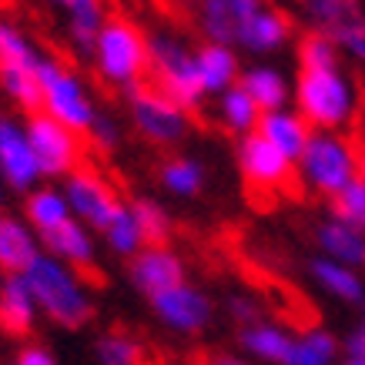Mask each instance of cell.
Here are the masks:
<instances>
[{
	"label": "cell",
	"mask_w": 365,
	"mask_h": 365,
	"mask_svg": "<svg viewBox=\"0 0 365 365\" xmlns=\"http://www.w3.org/2000/svg\"><path fill=\"white\" fill-rule=\"evenodd\" d=\"M21 278L31 288L37 312L47 322H54L61 329H81L94 315V295L88 282L81 278L78 268L64 265L61 258L41 252L31 265L21 272Z\"/></svg>",
	"instance_id": "cell-1"
},
{
	"label": "cell",
	"mask_w": 365,
	"mask_h": 365,
	"mask_svg": "<svg viewBox=\"0 0 365 365\" xmlns=\"http://www.w3.org/2000/svg\"><path fill=\"white\" fill-rule=\"evenodd\" d=\"M292 104L312 131H345L359 114V88L342 64L299 71L292 81Z\"/></svg>",
	"instance_id": "cell-2"
},
{
	"label": "cell",
	"mask_w": 365,
	"mask_h": 365,
	"mask_svg": "<svg viewBox=\"0 0 365 365\" xmlns=\"http://www.w3.org/2000/svg\"><path fill=\"white\" fill-rule=\"evenodd\" d=\"M91 61L108 88L128 94L148 74V34L128 17H108L94 37Z\"/></svg>",
	"instance_id": "cell-3"
},
{
	"label": "cell",
	"mask_w": 365,
	"mask_h": 365,
	"mask_svg": "<svg viewBox=\"0 0 365 365\" xmlns=\"http://www.w3.org/2000/svg\"><path fill=\"white\" fill-rule=\"evenodd\" d=\"M295 171L312 195L332 201L359 178V148L342 131H312Z\"/></svg>",
	"instance_id": "cell-4"
},
{
	"label": "cell",
	"mask_w": 365,
	"mask_h": 365,
	"mask_svg": "<svg viewBox=\"0 0 365 365\" xmlns=\"http://www.w3.org/2000/svg\"><path fill=\"white\" fill-rule=\"evenodd\" d=\"M148 74L155 78V88L178 101L181 108L195 111L205 91L195 67V44L178 31H155L148 34Z\"/></svg>",
	"instance_id": "cell-5"
},
{
	"label": "cell",
	"mask_w": 365,
	"mask_h": 365,
	"mask_svg": "<svg viewBox=\"0 0 365 365\" xmlns=\"http://www.w3.org/2000/svg\"><path fill=\"white\" fill-rule=\"evenodd\" d=\"M37 84H41V111L74 134H88L98 118V101L74 67H67L61 57L44 54L37 64Z\"/></svg>",
	"instance_id": "cell-6"
},
{
	"label": "cell",
	"mask_w": 365,
	"mask_h": 365,
	"mask_svg": "<svg viewBox=\"0 0 365 365\" xmlns=\"http://www.w3.org/2000/svg\"><path fill=\"white\" fill-rule=\"evenodd\" d=\"M128 118L131 128L155 148H178L191 134V111L151 84L128 91Z\"/></svg>",
	"instance_id": "cell-7"
},
{
	"label": "cell",
	"mask_w": 365,
	"mask_h": 365,
	"mask_svg": "<svg viewBox=\"0 0 365 365\" xmlns=\"http://www.w3.org/2000/svg\"><path fill=\"white\" fill-rule=\"evenodd\" d=\"M302 21L325 34L339 54L365 64V7L362 0H302Z\"/></svg>",
	"instance_id": "cell-8"
},
{
	"label": "cell",
	"mask_w": 365,
	"mask_h": 365,
	"mask_svg": "<svg viewBox=\"0 0 365 365\" xmlns=\"http://www.w3.org/2000/svg\"><path fill=\"white\" fill-rule=\"evenodd\" d=\"M24 128H27V141L34 148L41 178H67L71 171L81 168V155H84L81 134H74L44 111L27 114Z\"/></svg>",
	"instance_id": "cell-9"
},
{
	"label": "cell",
	"mask_w": 365,
	"mask_h": 365,
	"mask_svg": "<svg viewBox=\"0 0 365 365\" xmlns=\"http://www.w3.org/2000/svg\"><path fill=\"white\" fill-rule=\"evenodd\" d=\"M148 302H151L155 319L175 335H198L215 322L211 295L205 288L195 285V282H188V278L165 288V292H158V295H151Z\"/></svg>",
	"instance_id": "cell-10"
},
{
	"label": "cell",
	"mask_w": 365,
	"mask_h": 365,
	"mask_svg": "<svg viewBox=\"0 0 365 365\" xmlns=\"http://www.w3.org/2000/svg\"><path fill=\"white\" fill-rule=\"evenodd\" d=\"M64 198L71 205V215L84 222L91 232H104V225L114 218V211L121 208L124 201L118 198V191L108 178L94 171V168H78L64 178Z\"/></svg>",
	"instance_id": "cell-11"
},
{
	"label": "cell",
	"mask_w": 365,
	"mask_h": 365,
	"mask_svg": "<svg viewBox=\"0 0 365 365\" xmlns=\"http://www.w3.org/2000/svg\"><path fill=\"white\" fill-rule=\"evenodd\" d=\"M235 165H238L242 178L255 191H282L295 178V161H288L258 131L238 138V144H235Z\"/></svg>",
	"instance_id": "cell-12"
},
{
	"label": "cell",
	"mask_w": 365,
	"mask_h": 365,
	"mask_svg": "<svg viewBox=\"0 0 365 365\" xmlns=\"http://www.w3.org/2000/svg\"><path fill=\"white\" fill-rule=\"evenodd\" d=\"M37 181L41 168L27 141V128L11 114H0V185H7L11 191H34Z\"/></svg>",
	"instance_id": "cell-13"
},
{
	"label": "cell",
	"mask_w": 365,
	"mask_h": 365,
	"mask_svg": "<svg viewBox=\"0 0 365 365\" xmlns=\"http://www.w3.org/2000/svg\"><path fill=\"white\" fill-rule=\"evenodd\" d=\"M128 262H131V265H128V278H131V285L141 292L144 299H151V295H158V292H165V288H171L188 278L185 258L168 242L144 245L141 252L131 255Z\"/></svg>",
	"instance_id": "cell-14"
},
{
	"label": "cell",
	"mask_w": 365,
	"mask_h": 365,
	"mask_svg": "<svg viewBox=\"0 0 365 365\" xmlns=\"http://www.w3.org/2000/svg\"><path fill=\"white\" fill-rule=\"evenodd\" d=\"M265 0H195V24L211 44L238 47L245 24Z\"/></svg>",
	"instance_id": "cell-15"
},
{
	"label": "cell",
	"mask_w": 365,
	"mask_h": 365,
	"mask_svg": "<svg viewBox=\"0 0 365 365\" xmlns=\"http://www.w3.org/2000/svg\"><path fill=\"white\" fill-rule=\"evenodd\" d=\"M292 34H295L292 17L285 11L272 7V4H262L248 17V24H245L242 37H238V51L255 54V57H268V54H275V51H282L292 41Z\"/></svg>",
	"instance_id": "cell-16"
},
{
	"label": "cell",
	"mask_w": 365,
	"mask_h": 365,
	"mask_svg": "<svg viewBox=\"0 0 365 365\" xmlns=\"http://www.w3.org/2000/svg\"><path fill=\"white\" fill-rule=\"evenodd\" d=\"M195 67H198V81L205 98H218L222 91L235 88L242 78V61L238 51L228 44H211L205 41L201 47H195Z\"/></svg>",
	"instance_id": "cell-17"
},
{
	"label": "cell",
	"mask_w": 365,
	"mask_h": 365,
	"mask_svg": "<svg viewBox=\"0 0 365 365\" xmlns=\"http://www.w3.org/2000/svg\"><path fill=\"white\" fill-rule=\"evenodd\" d=\"M309 278L319 285L322 295L342 305H362L365 302V278L359 268H349L342 262H332L325 255H315L309 262Z\"/></svg>",
	"instance_id": "cell-18"
},
{
	"label": "cell",
	"mask_w": 365,
	"mask_h": 365,
	"mask_svg": "<svg viewBox=\"0 0 365 365\" xmlns=\"http://www.w3.org/2000/svg\"><path fill=\"white\" fill-rule=\"evenodd\" d=\"M41 248H44L47 255L61 258L64 265L78 268V272L81 268H91L94 258H98L94 232H91L84 222H78V218H71V222H64L61 228H54V232L41 235Z\"/></svg>",
	"instance_id": "cell-19"
},
{
	"label": "cell",
	"mask_w": 365,
	"mask_h": 365,
	"mask_svg": "<svg viewBox=\"0 0 365 365\" xmlns=\"http://www.w3.org/2000/svg\"><path fill=\"white\" fill-rule=\"evenodd\" d=\"M315 245H319V255L332 258V262H342L349 268H365V232L342 222V218H335V215L319 222Z\"/></svg>",
	"instance_id": "cell-20"
},
{
	"label": "cell",
	"mask_w": 365,
	"mask_h": 365,
	"mask_svg": "<svg viewBox=\"0 0 365 365\" xmlns=\"http://www.w3.org/2000/svg\"><path fill=\"white\" fill-rule=\"evenodd\" d=\"M57 14H64V31L67 41L78 54L91 57V47H94V37H98L101 24L108 21L104 14V0H47Z\"/></svg>",
	"instance_id": "cell-21"
},
{
	"label": "cell",
	"mask_w": 365,
	"mask_h": 365,
	"mask_svg": "<svg viewBox=\"0 0 365 365\" xmlns=\"http://www.w3.org/2000/svg\"><path fill=\"white\" fill-rule=\"evenodd\" d=\"M258 134H262L272 148H278L288 161H299V155L305 151V144H309V138H312V128L295 108H278V111L262 114Z\"/></svg>",
	"instance_id": "cell-22"
},
{
	"label": "cell",
	"mask_w": 365,
	"mask_h": 365,
	"mask_svg": "<svg viewBox=\"0 0 365 365\" xmlns=\"http://www.w3.org/2000/svg\"><path fill=\"white\" fill-rule=\"evenodd\" d=\"M238 345H242V352L258 365H285L292 332L282 329L278 322L258 319V322H252V325H242Z\"/></svg>",
	"instance_id": "cell-23"
},
{
	"label": "cell",
	"mask_w": 365,
	"mask_h": 365,
	"mask_svg": "<svg viewBox=\"0 0 365 365\" xmlns=\"http://www.w3.org/2000/svg\"><path fill=\"white\" fill-rule=\"evenodd\" d=\"M248 98L258 104V111H278V108H288V98H292V81L282 67L275 64H252L242 71L238 78Z\"/></svg>",
	"instance_id": "cell-24"
},
{
	"label": "cell",
	"mask_w": 365,
	"mask_h": 365,
	"mask_svg": "<svg viewBox=\"0 0 365 365\" xmlns=\"http://www.w3.org/2000/svg\"><path fill=\"white\" fill-rule=\"evenodd\" d=\"M41 248V235L21 218H4L0 225V275H21Z\"/></svg>",
	"instance_id": "cell-25"
},
{
	"label": "cell",
	"mask_w": 365,
	"mask_h": 365,
	"mask_svg": "<svg viewBox=\"0 0 365 365\" xmlns=\"http://www.w3.org/2000/svg\"><path fill=\"white\" fill-rule=\"evenodd\" d=\"M37 319H41V312H37V302H34L27 282L21 275H7L4 292H0V329L7 335H31Z\"/></svg>",
	"instance_id": "cell-26"
},
{
	"label": "cell",
	"mask_w": 365,
	"mask_h": 365,
	"mask_svg": "<svg viewBox=\"0 0 365 365\" xmlns=\"http://www.w3.org/2000/svg\"><path fill=\"white\" fill-rule=\"evenodd\" d=\"M339 355H342V342L329 329L312 325L305 332H292L285 365H339Z\"/></svg>",
	"instance_id": "cell-27"
},
{
	"label": "cell",
	"mask_w": 365,
	"mask_h": 365,
	"mask_svg": "<svg viewBox=\"0 0 365 365\" xmlns=\"http://www.w3.org/2000/svg\"><path fill=\"white\" fill-rule=\"evenodd\" d=\"M215 114H218V124H222L228 134H235V138H245V134L258 131V121H262L258 104L248 98V91H245L242 84H235V88L218 94Z\"/></svg>",
	"instance_id": "cell-28"
},
{
	"label": "cell",
	"mask_w": 365,
	"mask_h": 365,
	"mask_svg": "<svg viewBox=\"0 0 365 365\" xmlns=\"http://www.w3.org/2000/svg\"><path fill=\"white\" fill-rule=\"evenodd\" d=\"M24 215H27V225H31L37 235H47L61 228L64 222H71V205H67L64 191L61 188H34L27 191V205H24Z\"/></svg>",
	"instance_id": "cell-29"
},
{
	"label": "cell",
	"mask_w": 365,
	"mask_h": 365,
	"mask_svg": "<svg viewBox=\"0 0 365 365\" xmlns=\"http://www.w3.org/2000/svg\"><path fill=\"white\" fill-rule=\"evenodd\" d=\"M205 165L191 155H175L158 168V181L171 198H195L205 191Z\"/></svg>",
	"instance_id": "cell-30"
},
{
	"label": "cell",
	"mask_w": 365,
	"mask_h": 365,
	"mask_svg": "<svg viewBox=\"0 0 365 365\" xmlns=\"http://www.w3.org/2000/svg\"><path fill=\"white\" fill-rule=\"evenodd\" d=\"M41 51L17 24L0 17V71H37Z\"/></svg>",
	"instance_id": "cell-31"
},
{
	"label": "cell",
	"mask_w": 365,
	"mask_h": 365,
	"mask_svg": "<svg viewBox=\"0 0 365 365\" xmlns=\"http://www.w3.org/2000/svg\"><path fill=\"white\" fill-rule=\"evenodd\" d=\"M101 238H104V245H108L114 255H121V258H131V255H138L144 245H148L144 242L141 225H138V218H134L131 205H121V208L114 211V218L104 225Z\"/></svg>",
	"instance_id": "cell-32"
},
{
	"label": "cell",
	"mask_w": 365,
	"mask_h": 365,
	"mask_svg": "<svg viewBox=\"0 0 365 365\" xmlns=\"http://www.w3.org/2000/svg\"><path fill=\"white\" fill-rule=\"evenodd\" d=\"M94 362L98 365H141L144 345L131 332L111 329V332L98 335V342H94Z\"/></svg>",
	"instance_id": "cell-33"
},
{
	"label": "cell",
	"mask_w": 365,
	"mask_h": 365,
	"mask_svg": "<svg viewBox=\"0 0 365 365\" xmlns=\"http://www.w3.org/2000/svg\"><path fill=\"white\" fill-rule=\"evenodd\" d=\"M295 57H299V71H322V67H339L342 64L339 47L319 31L302 34L299 44H295Z\"/></svg>",
	"instance_id": "cell-34"
},
{
	"label": "cell",
	"mask_w": 365,
	"mask_h": 365,
	"mask_svg": "<svg viewBox=\"0 0 365 365\" xmlns=\"http://www.w3.org/2000/svg\"><path fill=\"white\" fill-rule=\"evenodd\" d=\"M131 211H134V218H138V225H141L144 242L148 245L168 242V235H171V215H168V208L161 201L138 198V201H131Z\"/></svg>",
	"instance_id": "cell-35"
},
{
	"label": "cell",
	"mask_w": 365,
	"mask_h": 365,
	"mask_svg": "<svg viewBox=\"0 0 365 365\" xmlns=\"http://www.w3.org/2000/svg\"><path fill=\"white\" fill-rule=\"evenodd\" d=\"M332 215L365 232V181L355 178L349 188H342L339 195H335L332 198Z\"/></svg>",
	"instance_id": "cell-36"
},
{
	"label": "cell",
	"mask_w": 365,
	"mask_h": 365,
	"mask_svg": "<svg viewBox=\"0 0 365 365\" xmlns=\"http://www.w3.org/2000/svg\"><path fill=\"white\" fill-rule=\"evenodd\" d=\"M88 138H91V144H94L98 151H114V148L121 144V124L114 121L111 114L98 111L94 124L88 128Z\"/></svg>",
	"instance_id": "cell-37"
},
{
	"label": "cell",
	"mask_w": 365,
	"mask_h": 365,
	"mask_svg": "<svg viewBox=\"0 0 365 365\" xmlns=\"http://www.w3.org/2000/svg\"><path fill=\"white\" fill-rule=\"evenodd\" d=\"M228 315H232L238 325H252V322L262 319V305H258L252 295H232V299H228Z\"/></svg>",
	"instance_id": "cell-38"
},
{
	"label": "cell",
	"mask_w": 365,
	"mask_h": 365,
	"mask_svg": "<svg viewBox=\"0 0 365 365\" xmlns=\"http://www.w3.org/2000/svg\"><path fill=\"white\" fill-rule=\"evenodd\" d=\"M14 365H57V359H54V352H51V349L31 342V345H24L21 352H17Z\"/></svg>",
	"instance_id": "cell-39"
},
{
	"label": "cell",
	"mask_w": 365,
	"mask_h": 365,
	"mask_svg": "<svg viewBox=\"0 0 365 365\" xmlns=\"http://www.w3.org/2000/svg\"><path fill=\"white\" fill-rule=\"evenodd\" d=\"M345 355H362L365 359V315L359 322H355V329L349 335H345V342H342Z\"/></svg>",
	"instance_id": "cell-40"
},
{
	"label": "cell",
	"mask_w": 365,
	"mask_h": 365,
	"mask_svg": "<svg viewBox=\"0 0 365 365\" xmlns=\"http://www.w3.org/2000/svg\"><path fill=\"white\" fill-rule=\"evenodd\" d=\"M211 365H258V362H252L248 355H218Z\"/></svg>",
	"instance_id": "cell-41"
},
{
	"label": "cell",
	"mask_w": 365,
	"mask_h": 365,
	"mask_svg": "<svg viewBox=\"0 0 365 365\" xmlns=\"http://www.w3.org/2000/svg\"><path fill=\"white\" fill-rule=\"evenodd\" d=\"M339 365H365V359H362V355H345Z\"/></svg>",
	"instance_id": "cell-42"
},
{
	"label": "cell",
	"mask_w": 365,
	"mask_h": 365,
	"mask_svg": "<svg viewBox=\"0 0 365 365\" xmlns=\"http://www.w3.org/2000/svg\"><path fill=\"white\" fill-rule=\"evenodd\" d=\"M359 181H365V148H359Z\"/></svg>",
	"instance_id": "cell-43"
},
{
	"label": "cell",
	"mask_w": 365,
	"mask_h": 365,
	"mask_svg": "<svg viewBox=\"0 0 365 365\" xmlns=\"http://www.w3.org/2000/svg\"><path fill=\"white\" fill-rule=\"evenodd\" d=\"M4 218H7V215H4V211H0V225H4Z\"/></svg>",
	"instance_id": "cell-44"
},
{
	"label": "cell",
	"mask_w": 365,
	"mask_h": 365,
	"mask_svg": "<svg viewBox=\"0 0 365 365\" xmlns=\"http://www.w3.org/2000/svg\"><path fill=\"white\" fill-rule=\"evenodd\" d=\"M0 292H4V275H0Z\"/></svg>",
	"instance_id": "cell-45"
}]
</instances>
